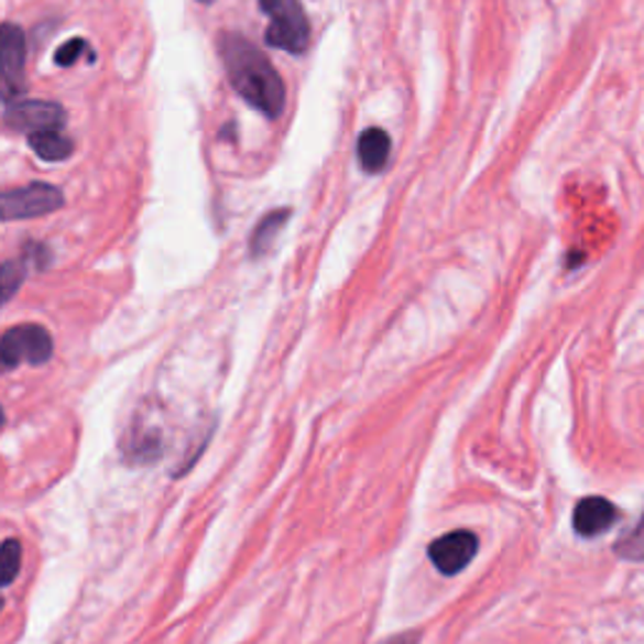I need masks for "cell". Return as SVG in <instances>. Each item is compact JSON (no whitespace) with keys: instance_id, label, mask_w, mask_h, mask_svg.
I'll use <instances>...</instances> for the list:
<instances>
[{"instance_id":"obj_1","label":"cell","mask_w":644,"mask_h":644,"mask_svg":"<svg viewBox=\"0 0 644 644\" xmlns=\"http://www.w3.org/2000/svg\"><path fill=\"white\" fill-rule=\"evenodd\" d=\"M219 56L234 91L262 117L277 119L285 109V84L268 56L240 33L219 35Z\"/></svg>"},{"instance_id":"obj_7","label":"cell","mask_w":644,"mask_h":644,"mask_svg":"<svg viewBox=\"0 0 644 644\" xmlns=\"http://www.w3.org/2000/svg\"><path fill=\"white\" fill-rule=\"evenodd\" d=\"M476 552H479V539L471 532H451L440 536L428 546V557L434 561V567L440 575L454 577L458 571H463L473 561Z\"/></svg>"},{"instance_id":"obj_4","label":"cell","mask_w":644,"mask_h":644,"mask_svg":"<svg viewBox=\"0 0 644 644\" xmlns=\"http://www.w3.org/2000/svg\"><path fill=\"white\" fill-rule=\"evenodd\" d=\"M64 207V194L46 182H33L29 187L0 192V222L35 219Z\"/></svg>"},{"instance_id":"obj_11","label":"cell","mask_w":644,"mask_h":644,"mask_svg":"<svg viewBox=\"0 0 644 644\" xmlns=\"http://www.w3.org/2000/svg\"><path fill=\"white\" fill-rule=\"evenodd\" d=\"M290 215H293V209L282 207V209H275V211H270V215L262 217V222L258 225V229H254L252 237H250L252 258H262V254H268L272 250V244H275L282 229H285Z\"/></svg>"},{"instance_id":"obj_6","label":"cell","mask_w":644,"mask_h":644,"mask_svg":"<svg viewBox=\"0 0 644 644\" xmlns=\"http://www.w3.org/2000/svg\"><path fill=\"white\" fill-rule=\"evenodd\" d=\"M3 121L15 131L35 134V131H61L66 123V109L56 101H13L6 106Z\"/></svg>"},{"instance_id":"obj_18","label":"cell","mask_w":644,"mask_h":644,"mask_svg":"<svg viewBox=\"0 0 644 644\" xmlns=\"http://www.w3.org/2000/svg\"><path fill=\"white\" fill-rule=\"evenodd\" d=\"M3 421H6V418H3V408H0V426H3Z\"/></svg>"},{"instance_id":"obj_10","label":"cell","mask_w":644,"mask_h":644,"mask_svg":"<svg viewBox=\"0 0 644 644\" xmlns=\"http://www.w3.org/2000/svg\"><path fill=\"white\" fill-rule=\"evenodd\" d=\"M123 454H127V461L134 466L152 463L162 456V436H159L154 428L137 426L134 430H129L127 444H123Z\"/></svg>"},{"instance_id":"obj_12","label":"cell","mask_w":644,"mask_h":644,"mask_svg":"<svg viewBox=\"0 0 644 644\" xmlns=\"http://www.w3.org/2000/svg\"><path fill=\"white\" fill-rule=\"evenodd\" d=\"M29 146L43 162H64L74 154V141L61 131H35V134H29Z\"/></svg>"},{"instance_id":"obj_8","label":"cell","mask_w":644,"mask_h":644,"mask_svg":"<svg viewBox=\"0 0 644 644\" xmlns=\"http://www.w3.org/2000/svg\"><path fill=\"white\" fill-rule=\"evenodd\" d=\"M620 519V511L602 496L581 499L575 509V532L585 539H594V536L610 532Z\"/></svg>"},{"instance_id":"obj_16","label":"cell","mask_w":644,"mask_h":644,"mask_svg":"<svg viewBox=\"0 0 644 644\" xmlns=\"http://www.w3.org/2000/svg\"><path fill=\"white\" fill-rule=\"evenodd\" d=\"M81 53H88V56L94 58V51L88 48V43L84 39H70L68 43H64V46L56 51V64L58 66H74Z\"/></svg>"},{"instance_id":"obj_9","label":"cell","mask_w":644,"mask_h":644,"mask_svg":"<svg viewBox=\"0 0 644 644\" xmlns=\"http://www.w3.org/2000/svg\"><path fill=\"white\" fill-rule=\"evenodd\" d=\"M388 156H391V137H388V131L378 127L365 129L358 139L360 166H363L368 174H378L385 170Z\"/></svg>"},{"instance_id":"obj_20","label":"cell","mask_w":644,"mask_h":644,"mask_svg":"<svg viewBox=\"0 0 644 644\" xmlns=\"http://www.w3.org/2000/svg\"><path fill=\"white\" fill-rule=\"evenodd\" d=\"M0 607H3V599H0Z\"/></svg>"},{"instance_id":"obj_3","label":"cell","mask_w":644,"mask_h":644,"mask_svg":"<svg viewBox=\"0 0 644 644\" xmlns=\"http://www.w3.org/2000/svg\"><path fill=\"white\" fill-rule=\"evenodd\" d=\"M53 356V338L41 325H15L0 338V368H18L23 363L43 365Z\"/></svg>"},{"instance_id":"obj_15","label":"cell","mask_w":644,"mask_h":644,"mask_svg":"<svg viewBox=\"0 0 644 644\" xmlns=\"http://www.w3.org/2000/svg\"><path fill=\"white\" fill-rule=\"evenodd\" d=\"M18 571H21V544L8 539L0 546V587H8L11 581H15Z\"/></svg>"},{"instance_id":"obj_19","label":"cell","mask_w":644,"mask_h":644,"mask_svg":"<svg viewBox=\"0 0 644 644\" xmlns=\"http://www.w3.org/2000/svg\"><path fill=\"white\" fill-rule=\"evenodd\" d=\"M199 3H205V6H209V3H215V0H199Z\"/></svg>"},{"instance_id":"obj_14","label":"cell","mask_w":644,"mask_h":644,"mask_svg":"<svg viewBox=\"0 0 644 644\" xmlns=\"http://www.w3.org/2000/svg\"><path fill=\"white\" fill-rule=\"evenodd\" d=\"M614 554L620 559L627 561H644V514L637 522V526L630 528L622 539H616L614 544Z\"/></svg>"},{"instance_id":"obj_13","label":"cell","mask_w":644,"mask_h":644,"mask_svg":"<svg viewBox=\"0 0 644 644\" xmlns=\"http://www.w3.org/2000/svg\"><path fill=\"white\" fill-rule=\"evenodd\" d=\"M29 275V262L25 260H8L0 264V305L11 303L18 290Z\"/></svg>"},{"instance_id":"obj_17","label":"cell","mask_w":644,"mask_h":644,"mask_svg":"<svg viewBox=\"0 0 644 644\" xmlns=\"http://www.w3.org/2000/svg\"><path fill=\"white\" fill-rule=\"evenodd\" d=\"M381 644H421V637L416 632H405V634H399V637H391Z\"/></svg>"},{"instance_id":"obj_2","label":"cell","mask_w":644,"mask_h":644,"mask_svg":"<svg viewBox=\"0 0 644 644\" xmlns=\"http://www.w3.org/2000/svg\"><path fill=\"white\" fill-rule=\"evenodd\" d=\"M260 8L270 18L264 41L268 46L287 51V53H305L310 46V23H307L305 8L299 0H260Z\"/></svg>"},{"instance_id":"obj_5","label":"cell","mask_w":644,"mask_h":644,"mask_svg":"<svg viewBox=\"0 0 644 644\" xmlns=\"http://www.w3.org/2000/svg\"><path fill=\"white\" fill-rule=\"evenodd\" d=\"M25 94V33L21 25H0V99L21 101Z\"/></svg>"}]
</instances>
